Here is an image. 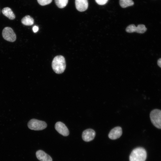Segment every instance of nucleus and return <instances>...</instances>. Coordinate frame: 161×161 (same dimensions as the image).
Instances as JSON below:
<instances>
[{
  "label": "nucleus",
  "instance_id": "aec40b11",
  "mask_svg": "<svg viewBox=\"0 0 161 161\" xmlns=\"http://www.w3.org/2000/svg\"><path fill=\"white\" fill-rule=\"evenodd\" d=\"M158 65L161 68V58L159 59L157 61Z\"/></svg>",
  "mask_w": 161,
  "mask_h": 161
},
{
  "label": "nucleus",
  "instance_id": "9b49d317",
  "mask_svg": "<svg viewBox=\"0 0 161 161\" xmlns=\"http://www.w3.org/2000/svg\"><path fill=\"white\" fill-rule=\"evenodd\" d=\"M2 12L3 14L10 20H13L15 18V16L11 9L9 7L4 8Z\"/></svg>",
  "mask_w": 161,
  "mask_h": 161
},
{
  "label": "nucleus",
  "instance_id": "1a4fd4ad",
  "mask_svg": "<svg viewBox=\"0 0 161 161\" xmlns=\"http://www.w3.org/2000/svg\"><path fill=\"white\" fill-rule=\"evenodd\" d=\"M75 7L79 11L83 12L86 10L88 7L87 0H75Z\"/></svg>",
  "mask_w": 161,
  "mask_h": 161
},
{
  "label": "nucleus",
  "instance_id": "20e7f679",
  "mask_svg": "<svg viewBox=\"0 0 161 161\" xmlns=\"http://www.w3.org/2000/svg\"><path fill=\"white\" fill-rule=\"evenodd\" d=\"M150 116L153 125L157 128L161 129V110L154 109L151 112Z\"/></svg>",
  "mask_w": 161,
  "mask_h": 161
},
{
  "label": "nucleus",
  "instance_id": "0eeeda50",
  "mask_svg": "<svg viewBox=\"0 0 161 161\" xmlns=\"http://www.w3.org/2000/svg\"><path fill=\"white\" fill-rule=\"evenodd\" d=\"M95 136V132L92 129H88L84 131L82 134L83 140L86 142H89L92 140Z\"/></svg>",
  "mask_w": 161,
  "mask_h": 161
},
{
  "label": "nucleus",
  "instance_id": "ddd939ff",
  "mask_svg": "<svg viewBox=\"0 0 161 161\" xmlns=\"http://www.w3.org/2000/svg\"><path fill=\"white\" fill-rule=\"evenodd\" d=\"M120 4L123 8H126L134 5V2L132 0H120Z\"/></svg>",
  "mask_w": 161,
  "mask_h": 161
},
{
  "label": "nucleus",
  "instance_id": "a211bd4d",
  "mask_svg": "<svg viewBox=\"0 0 161 161\" xmlns=\"http://www.w3.org/2000/svg\"><path fill=\"white\" fill-rule=\"evenodd\" d=\"M96 2L98 4L103 5L105 4L108 0H95Z\"/></svg>",
  "mask_w": 161,
  "mask_h": 161
},
{
  "label": "nucleus",
  "instance_id": "f257e3e1",
  "mask_svg": "<svg viewBox=\"0 0 161 161\" xmlns=\"http://www.w3.org/2000/svg\"><path fill=\"white\" fill-rule=\"evenodd\" d=\"M66 67L65 59L63 56L58 55L54 58L52 62V67L56 73L60 74L63 73Z\"/></svg>",
  "mask_w": 161,
  "mask_h": 161
},
{
  "label": "nucleus",
  "instance_id": "dca6fc26",
  "mask_svg": "<svg viewBox=\"0 0 161 161\" xmlns=\"http://www.w3.org/2000/svg\"><path fill=\"white\" fill-rule=\"evenodd\" d=\"M136 27L134 24L128 26L126 29V31L128 32L131 33L136 32Z\"/></svg>",
  "mask_w": 161,
  "mask_h": 161
},
{
  "label": "nucleus",
  "instance_id": "f3484780",
  "mask_svg": "<svg viewBox=\"0 0 161 161\" xmlns=\"http://www.w3.org/2000/svg\"><path fill=\"white\" fill-rule=\"evenodd\" d=\"M38 3L41 5L44 6L50 4L52 0H37Z\"/></svg>",
  "mask_w": 161,
  "mask_h": 161
},
{
  "label": "nucleus",
  "instance_id": "f03ea898",
  "mask_svg": "<svg viewBox=\"0 0 161 161\" xmlns=\"http://www.w3.org/2000/svg\"><path fill=\"white\" fill-rule=\"evenodd\" d=\"M147 153L145 150L142 147L134 149L129 156L130 161H145Z\"/></svg>",
  "mask_w": 161,
  "mask_h": 161
},
{
  "label": "nucleus",
  "instance_id": "39448f33",
  "mask_svg": "<svg viewBox=\"0 0 161 161\" xmlns=\"http://www.w3.org/2000/svg\"><path fill=\"white\" fill-rule=\"evenodd\" d=\"M2 35L5 40L10 42H13L16 39V34L10 27H6L4 28L2 31Z\"/></svg>",
  "mask_w": 161,
  "mask_h": 161
},
{
  "label": "nucleus",
  "instance_id": "7ed1b4c3",
  "mask_svg": "<svg viewBox=\"0 0 161 161\" xmlns=\"http://www.w3.org/2000/svg\"><path fill=\"white\" fill-rule=\"evenodd\" d=\"M28 127L30 129L41 130L45 129L47 126L46 123L42 121L35 119L30 120L27 124Z\"/></svg>",
  "mask_w": 161,
  "mask_h": 161
},
{
  "label": "nucleus",
  "instance_id": "f8f14e48",
  "mask_svg": "<svg viewBox=\"0 0 161 161\" xmlns=\"http://www.w3.org/2000/svg\"><path fill=\"white\" fill-rule=\"evenodd\" d=\"M23 24L26 26L32 25L34 24L33 19L29 15H27L24 17L21 20Z\"/></svg>",
  "mask_w": 161,
  "mask_h": 161
},
{
  "label": "nucleus",
  "instance_id": "2eb2a0df",
  "mask_svg": "<svg viewBox=\"0 0 161 161\" xmlns=\"http://www.w3.org/2000/svg\"><path fill=\"white\" fill-rule=\"evenodd\" d=\"M147 30V28L143 24H139L136 27V32L139 33H143Z\"/></svg>",
  "mask_w": 161,
  "mask_h": 161
},
{
  "label": "nucleus",
  "instance_id": "4468645a",
  "mask_svg": "<svg viewBox=\"0 0 161 161\" xmlns=\"http://www.w3.org/2000/svg\"><path fill=\"white\" fill-rule=\"evenodd\" d=\"M68 0H55V2L57 7L60 8H62L67 5Z\"/></svg>",
  "mask_w": 161,
  "mask_h": 161
},
{
  "label": "nucleus",
  "instance_id": "9d476101",
  "mask_svg": "<svg viewBox=\"0 0 161 161\" xmlns=\"http://www.w3.org/2000/svg\"><path fill=\"white\" fill-rule=\"evenodd\" d=\"M36 155L37 159L40 161H52L51 157L42 150L37 151Z\"/></svg>",
  "mask_w": 161,
  "mask_h": 161
},
{
  "label": "nucleus",
  "instance_id": "6ab92c4d",
  "mask_svg": "<svg viewBox=\"0 0 161 161\" xmlns=\"http://www.w3.org/2000/svg\"><path fill=\"white\" fill-rule=\"evenodd\" d=\"M32 30L34 32H36L38 30V27L37 26H34L32 28Z\"/></svg>",
  "mask_w": 161,
  "mask_h": 161
},
{
  "label": "nucleus",
  "instance_id": "6e6552de",
  "mask_svg": "<svg viewBox=\"0 0 161 161\" xmlns=\"http://www.w3.org/2000/svg\"><path fill=\"white\" fill-rule=\"evenodd\" d=\"M122 134V129L120 126L116 127L110 131L108 136L112 140H115L119 138Z\"/></svg>",
  "mask_w": 161,
  "mask_h": 161
},
{
  "label": "nucleus",
  "instance_id": "423d86ee",
  "mask_svg": "<svg viewBox=\"0 0 161 161\" xmlns=\"http://www.w3.org/2000/svg\"><path fill=\"white\" fill-rule=\"evenodd\" d=\"M55 129L60 134L67 136L69 135V131L66 126L61 122H57L55 125Z\"/></svg>",
  "mask_w": 161,
  "mask_h": 161
}]
</instances>
